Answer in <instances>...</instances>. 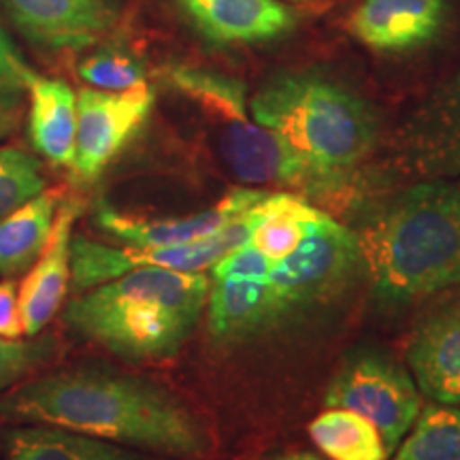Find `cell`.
Returning <instances> with one entry per match:
<instances>
[{"mask_svg": "<svg viewBox=\"0 0 460 460\" xmlns=\"http://www.w3.org/2000/svg\"><path fill=\"white\" fill-rule=\"evenodd\" d=\"M0 420L180 460L209 452L203 424L175 394L146 377L96 367L49 373L9 390L0 396Z\"/></svg>", "mask_w": 460, "mask_h": 460, "instance_id": "cell-1", "label": "cell"}, {"mask_svg": "<svg viewBox=\"0 0 460 460\" xmlns=\"http://www.w3.org/2000/svg\"><path fill=\"white\" fill-rule=\"evenodd\" d=\"M362 273L388 307L460 288V180L405 188L356 233Z\"/></svg>", "mask_w": 460, "mask_h": 460, "instance_id": "cell-2", "label": "cell"}, {"mask_svg": "<svg viewBox=\"0 0 460 460\" xmlns=\"http://www.w3.org/2000/svg\"><path fill=\"white\" fill-rule=\"evenodd\" d=\"M207 296L205 273L135 269L75 296L65 322L119 358H171L203 318Z\"/></svg>", "mask_w": 460, "mask_h": 460, "instance_id": "cell-3", "label": "cell"}, {"mask_svg": "<svg viewBox=\"0 0 460 460\" xmlns=\"http://www.w3.org/2000/svg\"><path fill=\"white\" fill-rule=\"evenodd\" d=\"M250 113L343 188L377 143L371 102L315 71L275 73L250 99Z\"/></svg>", "mask_w": 460, "mask_h": 460, "instance_id": "cell-4", "label": "cell"}, {"mask_svg": "<svg viewBox=\"0 0 460 460\" xmlns=\"http://www.w3.org/2000/svg\"><path fill=\"white\" fill-rule=\"evenodd\" d=\"M164 84L180 92L217 124V147L224 163L245 186H284L301 190L305 197L326 199L345 188L309 164L278 132L252 118L247 88L233 75L194 65L164 66Z\"/></svg>", "mask_w": 460, "mask_h": 460, "instance_id": "cell-5", "label": "cell"}, {"mask_svg": "<svg viewBox=\"0 0 460 460\" xmlns=\"http://www.w3.org/2000/svg\"><path fill=\"white\" fill-rule=\"evenodd\" d=\"M362 273L356 230L326 214L290 254L275 261L267 278L269 331L326 303Z\"/></svg>", "mask_w": 460, "mask_h": 460, "instance_id": "cell-6", "label": "cell"}, {"mask_svg": "<svg viewBox=\"0 0 460 460\" xmlns=\"http://www.w3.org/2000/svg\"><path fill=\"white\" fill-rule=\"evenodd\" d=\"M324 407L367 418L382 433L390 454L410 433L422 410V394L407 365L377 345H356L332 373Z\"/></svg>", "mask_w": 460, "mask_h": 460, "instance_id": "cell-7", "label": "cell"}, {"mask_svg": "<svg viewBox=\"0 0 460 460\" xmlns=\"http://www.w3.org/2000/svg\"><path fill=\"white\" fill-rule=\"evenodd\" d=\"M254 230L252 207L209 237L181 245H105L85 237H73L71 279L84 292L135 269H169V271L205 273L234 247L250 241Z\"/></svg>", "mask_w": 460, "mask_h": 460, "instance_id": "cell-8", "label": "cell"}, {"mask_svg": "<svg viewBox=\"0 0 460 460\" xmlns=\"http://www.w3.org/2000/svg\"><path fill=\"white\" fill-rule=\"evenodd\" d=\"M154 107L147 84L124 92L84 88L77 94L73 171L82 181H94L146 124Z\"/></svg>", "mask_w": 460, "mask_h": 460, "instance_id": "cell-9", "label": "cell"}, {"mask_svg": "<svg viewBox=\"0 0 460 460\" xmlns=\"http://www.w3.org/2000/svg\"><path fill=\"white\" fill-rule=\"evenodd\" d=\"M194 31L211 48L262 45L284 39L298 26L288 0H175Z\"/></svg>", "mask_w": 460, "mask_h": 460, "instance_id": "cell-10", "label": "cell"}, {"mask_svg": "<svg viewBox=\"0 0 460 460\" xmlns=\"http://www.w3.org/2000/svg\"><path fill=\"white\" fill-rule=\"evenodd\" d=\"M447 13L450 0H360L348 31L376 54H410L439 37Z\"/></svg>", "mask_w": 460, "mask_h": 460, "instance_id": "cell-11", "label": "cell"}, {"mask_svg": "<svg viewBox=\"0 0 460 460\" xmlns=\"http://www.w3.org/2000/svg\"><path fill=\"white\" fill-rule=\"evenodd\" d=\"M267 190L239 188L209 209L180 217H135L119 214L111 207H101L96 226L126 245H181L216 234L234 217L243 216L261 200Z\"/></svg>", "mask_w": 460, "mask_h": 460, "instance_id": "cell-12", "label": "cell"}, {"mask_svg": "<svg viewBox=\"0 0 460 460\" xmlns=\"http://www.w3.org/2000/svg\"><path fill=\"white\" fill-rule=\"evenodd\" d=\"M407 369L420 394L460 407V296L420 322L407 345Z\"/></svg>", "mask_w": 460, "mask_h": 460, "instance_id": "cell-13", "label": "cell"}, {"mask_svg": "<svg viewBox=\"0 0 460 460\" xmlns=\"http://www.w3.org/2000/svg\"><path fill=\"white\" fill-rule=\"evenodd\" d=\"M79 214L82 203L77 200L60 203L48 243L34 261L31 273L17 286L26 337H37L65 303L71 281L73 228Z\"/></svg>", "mask_w": 460, "mask_h": 460, "instance_id": "cell-14", "label": "cell"}, {"mask_svg": "<svg viewBox=\"0 0 460 460\" xmlns=\"http://www.w3.org/2000/svg\"><path fill=\"white\" fill-rule=\"evenodd\" d=\"M15 24L34 43L51 49H82L113 26L115 0H3Z\"/></svg>", "mask_w": 460, "mask_h": 460, "instance_id": "cell-15", "label": "cell"}, {"mask_svg": "<svg viewBox=\"0 0 460 460\" xmlns=\"http://www.w3.org/2000/svg\"><path fill=\"white\" fill-rule=\"evenodd\" d=\"M407 160L429 180L460 172V73L418 109L405 137Z\"/></svg>", "mask_w": 460, "mask_h": 460, "instance_id": "cell-16", "label": "cell"}, {"mask_svg": "<svg viewBox=\"0 0 460 460\" xmlns=\"http://www.w3.org/2000/svg\"><path fill=\"white\" fill-rule=\"evenodd\" d=\"M31 94L28 135L34 149L51 164L71 166L77 132V94L62 79L31 73L26 79Z\"/></svg>", "mask_w": 460, "mask_h": 460, "instance_id": "cell-17", "label": "cell"}, {"mask_svg": "<svg viewBox=\"0 0 460 460\" xmlns=\"http://www.w3.org/2000/svg\"><path fill=\"white\" fill-rule=\"evenodd\" d=\"M7 460H180L51 427L22 424L4 433Z\"/></svg>", "mask_w": 460, "mask_h": 460, "instance_id": "cell-18", "label": "cell"}, {"mask_svg": "<svg viewBox=\"0 0 460 460\" xmlns=\"http://www.w3.org/2000/svg\"><path fill=\"white\" fill-rule=\"evenodd\" d=\"M207 322L222 343L243 341L269 331L267 279L209 278Z\"/></svg>", "mask_w": 460, "mask_h": 460, "instance_id": "cell-19", "label": "cell"}, {"mask_svg": "<svg viewBox=\"0 0 460 460\" xmlns=\"http://www.w3.org/2000/svg\"><path fill=\"white\" fill-rule=\"evenodd\" d=\"M252 214L254 230L250 243L273 262L290 254L326 216L303 197L290 192H267L252 207Z\"/></svg>", "mask_w": 460, "mask_h": 460, "instance_id": "cell-20", "label": "cell"}, {"mask_svg": "<svg viewBox=\"0 0 460 460\" xmlns=\"http://www.w3.org/2000/svg\"><path fill=\"white\" fill-rule=\"evenodd\" d=\"M58 207L54 190H43L0 220V273L17 275L32 267L48 243Z\"/></svg>", "mask_w": 460, "mask_h": 460, "instance_id": "cell-21", "label": "cell"}, {"mask_svg": "<svg viewBox=\"0 0 460 460\" xmlns=\"http://www.w3.org/2000/svg\"><path fill=\"white\" fill-rule=\"evenodd\" d=\"M315 447L331 460H388L390 450L367 418L348 410L326 407L309 424Z\"/></svg>", "mask_w": 460, "mask_h": 460, "instance_id": "cell-22", "label": "cell"}, {"mask_svg": "<svg viewBox=\"0 0 460 460\" xmlns=\"http://www.w3.org/2000/svg\"><path fill=\"white\" fill-rule=\"evenodd\" d=\"M393 460H460V407L422 405Z\"/></svg>", "mask_w": 460, "mask_h": 460, "instance_id": "cell-23", "label": "cell"}, {"mask_svg": "<svg viewBox=\"0 0 460 460\" xmlns=\"http://www.w3.org/2000/svg\"><path fill=\"white\" fill-rule=\"evenodd\" d=\"M43 190L45 177L37 158L24 149L0 147V220Z\"/></svg>", "mask_w": 460, "mask_h": 460, "instance_id": "cell-24", "label": "cell"}, {"mask_svg": "<svg viewBox=\"0 0 460 460\" xmlns=\"http://www.w3.org/2000/svg\"><path fill=\"white\" fill-rule=\"evenodd\" d=\"M79 77L96 90L124 92L146 84V68L128 51L105 48L82 60Z\"/></svg>", "mask_w": 460, "mask_h": 460, "instance_id": "cell-25", "label": "cell"}, {"mask_svg": "<svg viewBox=\"0 0 460 460\" xmlns=\"http://www.w3.org/2000/svg\"><path fill=\"white\" fill-rule=\"evenodd\" d=\"M51 349L49 339L22 341V339L0 337V390L13 386L17 379L37 369L48 358Z\"/></svg>", "mask_w": 460, "mask_h": 460, "instance_id": "cell-26", "label": "cell"}, {"mask_svg": "<svg viewBox=\"0 0 460 460\" xmlns=\"http://www.w3.org/2000/svg\"><path fill=\"white\" fill-rule=\"evenodd\" d=\"M273 261L252 245L250 241L230 250L222 261H217L209 269L211 278H234V279H267Z\"/></svg>", "mask_w": 460, "mask_h": 460, "instance_id": "cell-27", "label": "cell"}, {"mask_svg": "<svg viewBox=\"0 0 460 460\" xmlns=\"http://www.w3.org/2000/svg\"><path fill=\"white\" fill-rule=\"evenodd\" d=\"M31 73V68L20 60L13 45L0 31V92L26 90V79Z\"/></svg>", "mask_w": 460, "mask_h": 460, "instance_id": "cell-28", "label": "cell"}, {"mask_svg": "<svg viewBox=\"0 0 460 460\" xmlns=\"http://www.w3.org/2000/svg\"><path fill=\"white\" fill-rule=\"evenodd\" d=\"M24 335L20 292L13 281H0V337L20 339Z\"/></svg>", "mask_w": 460, "mask_h": 460, "instance_id": "cell-29", "label": "cell"}, {"mask_svg": "<svg viewBox=\"0 0 460 460\" xmlns=\"http://www.w3.org/2000/svg\"><path fill=\"white\" fill-rule=\"evenodd\" d=\"M22 107L15 92H0V139L11 135L20 122Z\"/></svg>", "mask_w": 460, "mask_h": 460, "instance_id": "cell-30", "label": "cell"}, {"mask_svg": "<svg viewBox=\"0 0 460 460\" xmlns=\"http://www.w3.org/2000/svg\"><path fill=\"white\" fill-rule=\"evenodd\" d=\"M273 460H322V458L315 456V454H309V452H290V454H284V456H278Z\"/></svg>", "mask_w": 460, "mask_h": 460, "instance_id": "cell-31", "label": "cell"}, {"mask_svg": "<svg viewBox=\"0 0 460 460\" xmlns=\"http://www.w3.org/2000/svg\"><path fill=\"white\" fill-rule=\"evenodd\" d=\"M288 3H326V0H288Z\"/></svg>", "mask_w": 460, "mask_h": 460, "instance_id": "cell-32", "label": "cell"}]
</instances>
